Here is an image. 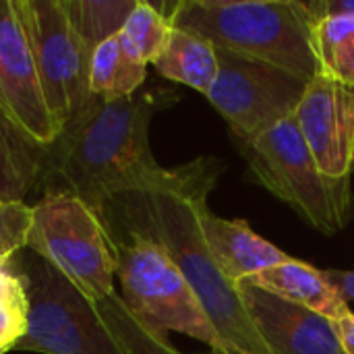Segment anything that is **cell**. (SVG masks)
Masks as SVG:
<instances>
[{"label":"cell","instance_id":"19","mask_svg":"<svg viewBox=\"0 0 354 354\" xmlns=\"http://www.w3.org/2000/svg\"><path fill=\"white\" fill-rule=\"evenodd\" d=\"M135 4L137 0H64L77 33L91 52L104 39L122 31Z\"/></svg>","mask_w":354,"mask_h":354},{"label":"cell","instance_id":"9","mask_svg":"<svg viewBox=\"0 0 354 354\" xmlns=\"http://www.w3.org/2000/svg\"><path fill=\"white\" fill-rule=\"evenodd\" d=\"M216 56L218 75L205 97L234 139H253L297 114L309 81L230 50L216 48Z\"/></svg>","mask_w":354,"mask_h":354},{"label":"cell","instance_id":"15","mask_svg":"<svg viewBox=\"0 0 354 354\" xmlns=\"http://www.w3.org/2000/svg\"><path fill=\"white\" fill-rule=\"evenodd\" d=\"M153 66L164 79L189 85L207 95L218 75V56L207 39L172 27L168 44Z\"/></svg>","mask_w":354,"mask_h":354},{"label":"cell","instance_id":"13","mask_svg":"<svg viewBox=\"0 0 354 354\" xmlns=\"http://www.w3.org/2000/svg\"><path fill=\"white\" fill-rule=\"evenodd\" d=\"M199 222L209 253L232 284L292 259L280 247L259 236L245 220H224L212 214L207 203L201 207Z\"/></svg>","mask_w":354,"mask_h":354},{"label":"cell","instance_id":"6","mask_svg":"<svg viewBox=\"0 0 354 354\" xmlns=\"http://www.w3.org/2000/svg\"><path fill=\"white\" fill-rule=\"evenodd\" d=\"M27 249L95 303L116 292L114 239L102 216L73 195L46 193L33 205Z\"/></svg>","mask_w":354,"mask_h":354},{"label":"cell","instance_id":"10","mask_svg":"<svg viewBox=\"0 0 354 354\" xmlns=\"http://www.w3.org/2000/svg\"><path fill=\"white\" fill-rule=\"evenodd\" d=\"M0 114L37 147L48 149L60 137L15 0H0Z\"/></svg>","mask_w":354,"mask_h":354},{"label":"cell","instance_id":"3","mask_svg":"<svg viewBox=\"0 0 354 354\" xmlns=\"http://www.w3.org/2000/svg\"><path fill=\"white\" fill-rule=\"evenodd\" d=\"M172 27L207 39L305 81L322 73L315 19L299 0H183L168 15Z\"/></svg>","mask_w":354,"mask_h":354},{"label":"cell","instance_id":"21","mask_svg":"<svg viewBox=\"0 0 354 354\" xmlns=\"http://www.w3.org/2000/svg\"><path fill=\"white\" fill-rule=\"evenodd\" d=\"M170 31L172 25L168 15L149 2L137 0L120 31V37L135 58H139L143 64H153L164 52Z\"/></svg>","mask_w":354,"mask_h":354},{"label":"cell","instance_id":"20","mask_svg":"<svg viewBox=\"0 0 354 354\" xmlns=\"http://www.w3.org/2000/svg\"><path fill=\"white\" fill-rule=\"evenodd\" d=\"M313 41L322 71L354 87V17L315 21Z\"/></svg>","mask_w":354,"mask_h":354},{"label":"cell","instance_id":"12","mask_svg":"<svg viewBox=\"0 0 354 354\" xmlns=\"http://www.w3.org/2000/svg\"><path fill=\"white\" fill-rule=\"evenodd\" d=\"M236 286L270 354H344L332 319L251 282H239Z\"/></svg>","mask_w":354,"mask_h":354},{"label":"cell","instance_id":"25","mask_svg":"<svg viewBox=\"0 0 354 354\" xmlns=\"http://www.w3.org/2000/svg\"><path fill=\"white\" fill-rule=\"evenodd\" d=\"M334 328H336V334H338V340H340V346L344 354H354V313H346L344 317L336 319L334 322Z\"/></svg>","mask_w":354,"mask_h":354},{"label":"cell","instance_id":"2","mask_svg":"<svg viewBox=\"0 0 354 354\" xmlns=\"http://www.w3.org/2000/svg\"><path fill=\"white\" fill-rule=\"evenodd\" d=\"M220 172L218 160L199 158L185 185L141 195L143 216L135 228L156 239L178 266L212 322L224 354H270L245 309L239 286L224 276L201 232L199 214Z\"/></svg>","mask_w":354,"mask_h":354},{"label":"cell","instance_id":"11","mask_svg":"<svg viewBox=\"0 0 354 354\" xmlns=\"http://www.w3.org/2000/svg\"><path fill=\"white\" fill-rule=\"evenodd\" d=\"M324 174L351 176L354 162V87L317 73L295 114Z\"/></svg>","mask_w":354,"mask_h":354},{"label":"cell","instance_id":"26","mask_svg":"<svg viewBox=\"0 0 354 354\" xmlns=\"http://www.w3.org/2000/svg\"><path fill=\"white\" fill-rule=\"evenodd\" d=\"M6 351H12V342H8L6 338L0 336V354H4Z\"/></svg>","mask_w":354,"mask_h":354},{"label":"cell","instance_id":"27","mask_svg":"<svg viewBox=\"0 0 354 354\" xmlns=\"http://www.w3.org/2000/svg\"><path fill=\"white\" fill-rule=\"evenodd\" d=\"M209 354H224V353H216V351H212V353Z\"/></svg>","mask_w":354,"mask_h":354},{"label":"cell","instance_id":"4","mask_svg":"<svg viewBox=\"0 0 354 354\" xmlns=\"http://www.w3.org/2000/svg\"><path fill=\"white\" fill-rule=\"evenodd\" d=\"M251 176L315 230L332 236L351 218V176L322 172L295 116L253 139H234Z\"/></svg>","mask_w":354,"mask_h":354},{"label":"cell","instance_id":"7","mask_svg":"<svg viewBox=\"0 0 354 354\" xmlns=\"http://www.w3.org/2000/svg\"><path fill=\"white\" fill-rule=\"evenodd\" d=\"M29 251V249H27ZM17 272L27 295V332L12 351L44 354H124L97 303L31 253Z\"/></svg>","mask_w":354,"mask_h":354},{"label":"cell","instance_id":"5","mask_svg":"<svg viewBox=\"0 0 354 354\" xmlns=\"http://www.w3.org/2000/svg\"><path fill=\"white\" fill-rule=\"evenodd\" d=\"M114 253L122 301L145 326L162 336L178 332L224 353L193 288L156 239L131 228L127 239L114 241Z\"/></svg>","mask_w":354,"mask_h":354},{"label":"cell","instance_id":"22","mask_svg":"<svg viewBox=\"0 0 354 354\" xmlns=\"http://www.w3.org/2000/svg\"><path fill=\"white\" fill-rule=\"evenodd\" d=\"M33 224V205L0 199V263L12 261L27 249Z\"/></svg>","mask_w":354,"mask_h":354},{"label":"cell","instance_id":"23","mask_svg":"<svg viewBox=\"0 0 354 354\" xmlns=\"http://www.w3.org/2000/svg\"><path fill=\"white\" fill-rule=\"evenodd\" d=\"M305 8L315 21L326 17H354V0H315L305 2Z\"/></svg>","mask_w":354,"mask_h":354},{"label":"cell","instance_id":"16","mask_svg":"<svg viewBox=\"0 0 354 354\" xmlns=\"http://www.w3.org/2000/svg\"><path fill=\"white\" fill-rule=\"evenodd\" d=\"M147 77V64L131 54L120 33L104 39L89 62V93L104 100L131 97L141 91Z\"/></svg>","mask_w":354,"mask_h":354},{"label":"cell","instance_id":"1","mask_svg":"<svg viewBox=\"0 0 354 354\" xmlns=\"http://www.w3.org/2000/svg\"><path fill=\"white\" fill-rule=\"evenodd\" d=\"M176 100L178 93L170 89H147L118 100L91 95L46 151L44 176L56 183L48 193L73 195L102 216L116 197H141L185 185L195 162L168 170L156 162L149 145L151 118Z\"/></svg>","mask_w":354,"mask_h":354},{"label":"cell","instance_id":"24","mask_svg":"<svg viewBox=\"0 0 354 354\" xmlns=\"http://www.w3.org/2000/svg\"><path fill=\"white\" fill-rule=\"evenodd\" d=\"M328 282L344 297V301H354V270H324Z\"/></svg>","mask_w":354,"mask_h":354},{"label":"cell","instance_id":"17","mask_svg":"<svg viewBox=\"0 0 354 354\" xmlns=\"http://www.w3.org/2000/svg\"><path fill=\"white\" fill-rule=\"evenodd\" d=\"M44 147H37L23 137L0 114V199L23 201L44 174Z\"/></svg>","mask_w":354,"mask_h":354},{"label":"cell","instance_id":"14","mask_svg":"<svg viewBox=\"0 0 354 354\" xmlns=\"http://www.w3.org/2000/svg\"><path fill=\"white\" fill-rule=\"evenodd\" d=\"M245 282H251L288 303L305 307L332 322L351 313L348 303L328 282L324 270H317L299 259H290L286 263L268 268Z\"/></svg>","mask_w":354,"mask_h":354},{"label":"cell","instance_id":"18","mask_svg":"<svg viewBox=\"0 0 354 354\" xmlns=\"http://www.w3.org/2000/svg\"><path fill=\"white\" fill-rule=\"evenodd\" d=\"M97 311L124 354H183L170 344L168 336H162L145 326L129 309L120 295L114 292L100 301Z\"/></svg>","mask_w":354,"mask_h":354},{"label":"cell","instance_id":"28","mask_svg":"<svg viewBox=\"0 0 354 354\" xmlns=\"http://www.w3.org/2000/svg\"><path fill=\"white\" fill-rule=\"evenodd\" d=\"M353 170H354V162H353Z\"/></svg>","mask_w":354,"mask_h":354},{"label":"cell","instance_id":"8","mask_svg":"<svg viewBox=\"0 0 354 354\" xmlns=\"http://www.w3.org/2000/svg\"><path fill=\"white\" fill-rule=\"evenodd\" d=\"M29 37L48 110L62 129L91 97V50L77 33L64 0H15Z\"/></svg>","mask_w":354,"mask_h":354}]
</instances>
